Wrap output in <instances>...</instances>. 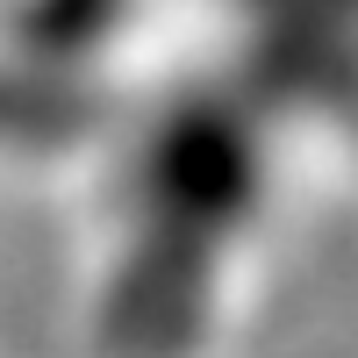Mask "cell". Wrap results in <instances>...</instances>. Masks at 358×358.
Here are the masks:
<instances>
[{
    "instance_id": "obj_1",
    "label": "cell",
    "mask_w": 358,
    "mask_h": 358,
    "mask_svg": "<svg viewBox=\"0 0 358 358\" xmlns=\"http://www.w3.org/2000/svg\"><path fill=\"white\" fill-rule=\"evenodd\" d=\"M151 187L165 215H187V222H222L244 208L251 194V143L229 115H179V122L151 143Z\"/></svg>"
}]
</instances>
